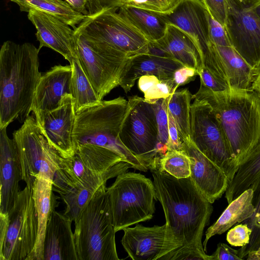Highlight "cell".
<instances>
[{
  "label": "cell",
  "mask_w": 260,
  "mask_h": 260,
  "mask_svg": "<svg viewBox=\"0 0 260 260\" xmlns=\"http://www.w3.org/2000/svg\"><path fill=\"white\" fill-rule=\"evenodd\" d=\"M156 198L160 203L166 224L183 243L182 260H212L202 242L213 212L212 204L190 176L177 178L165 171H151Z\"/></svg>",
  "instance_id": "1"
},
{
  "label": "cell",
  "mask_w": 260,
  "mask_h": 260,
  "mask_svg": "<svg viewBox=\"0 0 260 260\" xmlns=\"http://www.w3.org/2000/svg\"><path fill=\"white\" fill-rule=\"evenodd\" d=\"M40 50L29 43L5 42L0 50V129L16 119L23 122L31 112L42 73Z\"/></svg>",
  "instance_id": "2"
},
{
  "label": "cell",
  "mask_w": 260,
  "mask_h": 260,
  "mask_svg": "<svg viewBox=\"0 0 260 260\" xmlns=\"http://www.w3.org/2000/svg\"><path fill=\"white\" fill-rule=\"evenodd\" d=\"M194 99L211 106L238 164L260 142V98L255 91L214 92L200 84Z\"/></svg>",
  "instance_id": "3"
},
{
  "label": "cell",
  "mask_w": 260,
  "mask_h": 260,
  "mask_svg": "<svg viewBox=\"0 0 260 260\" xmlns=\"http://www.w3.org/2000/svg\"><path fill=\"white\" fill-rule=\"evenodd\" d=\"M129 110L128 101L119 96L76 113L74 140L78 145L89 144L112 150L140 171L148 170L120 141L119 133Z\"/></svg>",
  "instance_id": "4"
},
{
  "label": "cell",
  "mask_w": 260,
  "mask_h": 260,
  "mask_svg": "<svg viewBox=\"0 0 260 260\" xmlns=\"http://www.w3.org/2000/svg\"><path fill=\"white\" fill-rule=\"evenodd\" d=\"M129 168L133 167L110 149L79 145L72 157L61 159L53 178L52 189L60 196L72 188L98 189Z\"/></svg>",
  "instance_id": "5"
},
{
  "label": "cell",
  "mask_w": 260,
  "mask_h": 260,
  "mask_svg": "<svg viewBox=\"0 0 260 260\" xmlns=\"http://www.w3.org/2000/svg\"><path fill=\"white\" fill-rule=\"evenodd\" d=\"M75 222L78 260H119L106 183L98 189Z\"/></svg>",
  "instance_id": "6"
},
{
  "label": "cell",
  "mask_w": 260,
  "mask_h": 260,
  "mask_svg": "<svg viewBox=\"0 0 260 260\" xmlns=\"http://www.w3.org/2000/svg\"><path fill=\"white\" fill-rule=\"evenodd\" d=\"M116 232L151 219L156 200L153 182L144 175L123 173L107 188Z\"/></svg>",
  "instance_id": "7"
},
{
  "label": "cell",
  "mask_w": 260,
  "mask_h": 260,
  "mask_svg": "<svg viewBox=\"0 0 260 260\" xmlns=\"http://www.w3.org/2000/svg\"><path fill=\"white\" fill-rule=\"evenodd\" d=\"M38 229L33 191L26 186L9 212L0 213V260H27L35 248Z\"/></svg>",
  "instance_id": "8"
},
{
  "label": "cell",
  "mask_w": 260,
  "mask_h": 260,
  "mask_svg": "<svg viewBox=\"0 0 260 260\" xmlns=\"http://www.w3.org/2000/svg\"><path fill=\"white\" fill-rule=\"evenodd\" d=\"M75 34L80 64L103 101L107 94L119 85L135 56L85 38L76 31Z\"/></svg>",
  "instance_id": "9"
},
{
  "label": "cell",
  "mask_w": 260,
  "mask_h": 260,
  "mask_svg": "<svg viewBox=\"0 0 260 260\" xmlns=\"http://www.w3.org/2000/svg\"><path fill=\"white\" fill-rule=\"evenodd\" d=\"M129 110L119 133L121 142L151 171L158 169V128L152 104L137 95L128 98Z\"/></svg>",
  "instance_id": "10"
},
{
  "label": "cell",
  "mask_w": 260,
  "mask_h": 260,
  "mask_svg": "<svg viewBox=\"0 0 260 260\" xmlns=\"http://www.w3.org/2000/svg\"><path fill=\"white\" fill-rule=\"evenodd\" d=\"M194 99L190 108V138L224 172L230 183L239 165L211 106L204 100Z\"/></svg>",
  "instance_id": "11"
},
{
  "label": "cell",
  "mask_w": 260,
  "mask_h": 260,
  "mask_svg": "<svg viewBox=\"0 0 260 260\" xmlns=\"http://www.w3.org/2000/svg\"><path fill=\"white\" fill-rule=\"evenodd\" d=\"M21 164L22 180L33 191L39 175L53 180L63 158L48 141L34 115L28 116L13 134Z\"/></svg>",
  "instance_id": "12"
},
{
  "label": "cell",
  "mask_w": 260,
  "mask_h": 260,
  "mask_svg": "<svg viewBox=\"0 0 260 260\" xmlns=\"http://www.w3.org/2000/svg\"><path fill=\"white\" fill-rule=\"evenodd\" d=\"M117 11L108 9L88 15L75 30L132 56L148 53L150 42Z\"/></svg>",
  "instance_id": "13"
},
{
  "label": "cell",
  "mask_w": 260,
  "mask_h": 260,
  "mask_svg": "<svg viewBox=\"0 0 260 260\" xmlns=\"http://www.w3.org/2000/svg\"><path fill=\"white\" fill-rule=\"evenodd\" d=\"M121 244L133 260H182L183 243L165 223L126 228Z\"/></svg>",
  "instance_id": "14"
},
{
  "label": "cell",
  "mask_w": 260,
  "mask_h": 260,
  "mask_svg": "<svg viewBox=\"0 0 260 260\" xmlns=\"http://www.w3.org/2000/svg\"><path fill=\"white\" fill-rule=\"evenodd\" d=\"M224 27L233 48L252 68L260 71V18L236 0H228Z\"/></svg>",
  "instance_id": "15"
},
{
  "label": "cell",
  "mask_w": 260,
  "mask_h": 260,
  "mask_svg": "<svg viewBox=\"0 0 260 260\" xmlns=\"http://www.w3.org/2000/svg\"><path fill=\"white\" fill-rule=\"evenodd\" d=\"M27 17L35 26L40 45L60 54L70 63L78 58L75 30L58 18L41 11L31 10Z\"/></svg>",
  "instance_id": "16"
},
{
  "label": "cell",
  "mask_w": 260,
  "mask_h": 260,
  "mask_svg": "<svg viewBox=\"0 0 260 260\" xmlns=\"http://www.w3.org/2000/svg\"><path fill=\"white\" fill-rule=\"evenodd\" d=\"M75 119V100L68 94L56 109L45 116L39 125L49 143L64 158L72 157L76 150L73 137Z\"/></svg>",
  "instance_id": "17"
},
{
  "label": "cell",
  "mask_w": 260,
  "mask_h": 260,
  "mask_svg": "<svg viewBox=\"0 0 260 260\" xmlns=\"http://www.w3.org/2000/svg\"><path fill=\"white\" fill-rule=\"evenodd\" d=\"M182 150L189 158L190 177L202 193L213 204L225 192L230 181L224 172L203 154L191 138L182 141Z\"/></svg>",
  "instance_id": "18"
},
{
  "label": "cell",
  "mask_w": 260,
  "mask_h": 260,
  "mask_svg": "<svg viewBox=\"0 0 260 260\" xmlns=\"http://www.w3.org/2000/svg\"><path fill=\"white\" fill-rule=\"evenodd\" d=\"M72 67L56 65L42 75L34 95L31 112L40 125L45 116L56 109L63 97L72 95Z\"/></svg>",
  "instance_id": "19"
},
{
  "label": "cell",
  "mask_w": 260,
  "mask_h": 260,
  "mask_svg": "<svg viewBox=\"0 0 260 260\" xmlns=\"http://www.w3.org/2000/svg\"><path fill=\"white\" fill-rule=\"evenodd\" d=\"M162 15L168 23L178 26L191 37L202 60L213 42L209 34L208 12L201 1L181 0L170 12Z\"/></svg>",
  "instance_id": "20"
},
{
  "label": "cell",
  "mask_w": 260,
  "mask_h": 260,
  "mask_svg": "<svg viewBox=\"0 0 260 260\" xmlns=\"http://www.w3.org/2000/svg\"><path fill=\"white\" fill-rule=\"evenodd\" d=\"M0 213H8L20 191L22 170L15 142L0 129Z\"/></svg>",
  "instance_id": "21"
},
{
  "label": "cell",
  "mask_w": 260,
  "mask_h": 260,
  "mask_svg": "<svg viewBox=\"0 0 260 260\" xmlns=\"http://www.w3.org/2000/svg\"><path fill=\"white\" fill-rule=\"evenodd\" d=\"M72 220L52 209L45 231L43 260H78Z\"/></svg>",
  "instance_id": "22"
},
{
  "label": "cell",
  "mask_w": 260,
  "mask_h": 260,
  "mask_svg": "<svg viewBox=\"0 0 260 260\" xmlns=\"http://www.w3.org/2000/svg\"><path fill=\"white\" fill-rule=\"evenodd\" d=\"M184 66L178 60L168 57L147 54L135 56L129 69L122 78L119 86L125 93L130 91L140 77L154 75L160 80H171L175 71Z\"/></svg>",
  "instance_id": "23"
},
{
  "label": "cell",
  "mask_w": 260,
  "mask_h": 260,
  "mask_svg": "<svg viewBox=\"0 0 260 260\" xmlns=\"http://www.w3.org/2000/svg\"><path fill=\"white\" fill-rule=\"evenodd\" d=\"M151 43L184 66L194 68L199 72L202 63L197 46L191 37L178 26L168 23L162 38Z\"/></svg>",
  "instance_id": "24"
},
{
  "label": "cell",
  "mask_w": 260,
  "mask_h": 260,
  "mask_svg": "<svg viewBox=\"0 0 260 260\" xmlns=\"http://www.w3.org/2000/svg\"><path fill=\"white\" fill-rule=\"evenodd\" d=\"M52 189V180L47 177H37L33 187V196L38 215V237L35 248L27 260H43V244L46 226L52 209L56 206Z\"/></svg>",
  "instance_id": "25"
},
{
  "label": "cell",
  "mask_w": 260,
  "mask_h": 260,
  "mask_svg": "<svg viewBox=\"0 0 260 260\" xmlns=\"http://www.w3.org/2000/svg\"><path fill=\"white\" fill-rule=\"evenodd\" d=\"M231 91H252L259 72L250 66L232 46L216 45Z\"/></svg>",
  "instance_id": "26"
},
{
  "label": "cell",
  "mask_w": 260,
  "mask_h": 260,
  "mask_svg": "<svg viewBox=\"0 0 260 260\" xmlns=\"http://www.w3.org/2000/svg\"><path fill=\"white\" fill-rule=\"evenodd\" d=\"M252 197L253 190L249 188L229 204L218 219L206 231L203 243L205 252L208 242L212 237L225 233L234 225L251 217L254 210Z\"/></svg>",
  "instance_id": "27"
},
{
  "label": "cell",
  "mask_w": 260,
  "mask_h": 260,
  "mask_svg": "<svg viewBox=\"0 0 260 260\" xmlns=\"http://www.w3.org/2000/svg\"><path fill=\"white\" fill-rule=\"evenodd\" d=\"M118 12L150 43L159 40L165 33L168 22L161 14L124 5Z\"/></svg>",
  "instance_id": "28"
},
{
  "label": "cell",
  "mask_w": 260,
  "mask_h": 260,
  "mask_svg": "<svg viewBox=\"0 0 260 260\" xmlns=\"http://www.w3.org/2000/svg\"><path fill=\"white\" fill-rule=\"evenodd\" d=\"M260 176V142L239 164L225 191L228 204L247 189Z\"/></svg>",
  "instance_id": "29"
},
{
  "label": "cell",
  "mask_w": 260,
  "mask_h": 260,
  "mask_svg": "<svg viewBox=\"0 0 260 260\" xmlns=\"http://www.w3.org/2000/svg\"><path fill=\"white\" fill-rule=\"evenodd\" d=\"M17 4L21 11L37 10L51 14L75 29L87 16L73 9L63 0H10Z\"/></svg>",
  "instance_id": "30"
},
{
  "label": "cell",
  "mask_w": 260,
  "mask_h": 260,
  "mask_svg": "<svg viewBox=\"0 0 260 260\" xmlns=\"http://www.w3.org/2000/svg\"><path fill=\"white\" fill-rule=\"evenodd\" d=\"M70 64L72 70L71 84L76 113L100 104L102 101L84 72L78 58L73 60Z\"/></svg>",
  "instance_id": "31"
},
{
  "label": "cell",
  "mask_w": 260,
  "mask_h": 260,
  "mask_svg": "<svg viewBox=\"0 0 260 260\" xmlns=\"http://www.w3.org/2000/svg\"><path fill=\"white\" fill-rule=\"evenodd\" d=\"M193 95L187 89L176 91L168 98V111L173 116L181 141L190 138V102Z\"/></svg>",
  "instance_id": "32"
},
{
  "label": "cell",
  "mask_w": 260,
  "mask_h": 260,
  "mask_svg": "<svg viewBox=\"0 0 260 260\" xmlns=\"http://www.w3.org/2000/svg\"><path fill=\"white\" fill-rule=\"evenodd\" d=\"M249 188L253 190L252 203L254 210L250 217L242 222L251 228L252 233L249 243L238 249L242 259H245L248 253L260 247V176Z\"/></svg>",
  "instance_id": "33"
},
{
  "label": "cell",
  "mask_w": 260,
  "mask_h": 260,
  "mask_svg": "<svg viewBox=\"0 0 260 260\" xmlns=\"http://www.w3.org/2000/svg\"><path fill=\"white\" fill-rule=\"evenodd\" d=\"M98 189L72 188L60 197L66 205L64 214L76 221L85 209Z\"/></svg>",
  "instance_id": "34"
},
{
  "label": "cell",
  "mask_w": 260,
  "mask_h": 260,
  "mask_svg": "<svg viewBox=\"0 0 260 260\" xmlns=\"http://www.w3.org/2000/svg\"><path fill=\"white\" fill-rule=\"evenodd\" d=\"M190 160L182 150H169L159 159L158 169L177 178L189 177Z\"/></svg>",
  "instance_id": "35"
},
{
  "label": "cell",
  "mask_w": 260,
  "mask_h": 260,
  "mask_svg": "<svg viewBox=\"0 0 260 260\" xmlns=\"http://www.w3.org/2000/svg\"><path fill=\"white\" fill-rule=\"evenodd\" d=\"M151 103L153 107L158 128L157 152L161 157L168 150V98L158 99Z\"/></svg>",
  "instance_id": "36"
},
{
  "label": "cell",
  "mask_w": 260,
  "mask_h": 260,
  "mask_svg": "<svg viewBox=\"0 0 260 260\" xmlns=\"http://www.w3.org/2000/svg\"><path fill=\"white\" fill-rule=\"evenodd\" d=\"M173 80H159L153 84L144 93V99L148 102H152L158 99L169 98L176 91Z\"/></svg>",
  "instance_id": "37"
},
{
  "label": "cell",
  "mask_w": 260,
  "mask_h": 260,
  "mask_svg": "<svg viewBox=\"0 0 260 260\" xmlns=\"http://www.w3.org/2000/svg\"><path fill=\"white\" fill-rule=\"evenodd\" d=\"M251 233V228L243 222L231 229L226 234V239L232 246L242 247L249 243Z\"/></svg>",
  "instance_id": "38"
},
{
  "label": "cell",
  "mask_w": 260,
  "mask_h": 260,
  "mask_svg": "<svg viewBox=\"0 0 260 260\" xmlns=\"http://www.w3.org/2000/svg\"><path fill=\"white\" fill-rule=\"evenodd\" d=\"M211 16L224 26L228 14V0H201Z\"/></svg>",
  "instance_id": "39"
},
{
  "label": "cell",
  "mask_w": 260,
  "mask_h": 260,
  "mask_svg": "<svg viewBox=\"0 0 260 260\" xmlns=\"http://www.w3.org/2000/svg\"><path fill=\"white\" fill-rule=\"evenodd\" d=\"M208 21L211 41L217 46H232L224 26L215 20L209 13Z\"/></svg>",
  "instance_id": "40"
},
{
  "label": "cell",
  "mask_w": 260,
  "mask_h": 260,
  "mask_svg": "<svg viewBox=\"0 0 260 260\" xmlns=\"http://www.w3.org/2000/svg\"><path fill=\"white\" fill-rule=\"evenodd\" d=\"M201 83L214 92L231 90L229 85L214 76L205 67L202 66L199 72Z\"/></svg>",
  "instance_id": "41"
},
{
  "label": "cell",
  "mask_w": 260,
  "mask_h": 260,
  "mask_svg": "<svg viewBox=\"0 0 260 260\" xmlns=\"http://www.w3.org/2000/svg\"><path fill=\"white\" fill-rule=\"evenodd\" d=\"M122 6L121 0H88V15H93L108 9L118 10Z\"/></svg>",
  "instance_id": "42"
},
{
  "label": "cell",
  "mask_w": 260,
  "mask_h": 260,
  "mask_svg": "<svg viewBox=\"0 0 260 260\" xmlns=\"http://www.w3.org/2000/svg\"><path fill=\"white\" fill-rule=\"evenodd\" d=\"M197 75H199L197 70L187 66H183L177 69L173 75V81L177 88L193 80Z\"/></svg>",
  "instance_id": "43"
},
{
  "label": "cell",
  "mask_w": 260,
  "mask_h": 260,
  "mask_svg": "<svg viewBox=\"0 0 260 260\" xmlns=\"http://www.w3.org/2000/svg\"><path fill=\"white\" fill-rule=\"evenodd\" d=\"M168 132L169 139L168 148L169 150H181L182 142L177 129L176 122L168 111Z\"/></svg>",
  "instance_id": "44"
},
{
  "label": "cell",
  "mask_w": 260,
  "mask_h": 260,
  "mask_svg": "<svg viewBox=\"0 0 260 260\" xmlns=\"http://www.w3.org/2000/svg\"><path fill=\"white\" fill-rule=\"evenodd\" d=\"M212 260H241L238 250L234 249L225 243H219L214 252L211 255Z\"/></svg>",
  "instance_id": "45"
},
{
  "label": "cell",
  "mask_w": 260,
  "mask_h": 260,
  "mask_svg": "<svg viewBox=\"0 0 260 260\" xmlns=\"http://www.w3.org/2000/svg\"><path fill=\"white\" fill-rule=\"evenodd\" d=\"M158 78L154 75H146L140 77L138 81L139 89L144 93L153 84L159 81Z\"/></svg>",
  "instance_id": "46"
},
{
  "label": "cell",
  "mask_w": 260,
  "mask_h": 260,
  "mask_svg": "<svg viewBox=\"0 0 260 260\" xmlns=\"http://www.w3.org/2000/svg\"><path fill=\"white\" fill-rule=\"evenodd\" d=\"M75 11L86 16L88 15L87 8L88 0H63Z\"/></svg>",
  "instance_id": "47"
},
{
  "label": "cell",
  "mask_w": 260,
  "mask_h": 260,
  "mask_svg": "<svg viewBox=\"0 0 260 260\" xmlns=\"http://www.w3.org/2000/svg\"><path fill=\"white\" fill-rule=\"evenodd\" d=\"M181 0H156L162 14L170 12Z\"/></svg>",
  "instance_id": "48"
},
{
  "label": "cell",
  "mask_w": 260,
  "mask_h": 260,
  "mask_svg": "<svg viewBox=\"0 0 260 260\" xmlns=\"http://www.w3.org/2000/svg\"><path fill=\"white\" fill-rule=\"evenodd\" d=\"M247 9H252L260 4V0H236Z\"/></svg>",
  "instance_id": "49"
},
{
  "label": "cell",
  "mask_w": 260,
  "mask_h": 260,
  "mask_svg": "<svg viewBox=\"0 0 260 260\" xmlns=\"http://www.w3.org/2000/svg\"><path fill=\"white\" fill-rule=\"evenodd\" d=\"M245 259L247 260H260V247L257 249L248 253Z\"/></svg>",
  "instance_id": "50"
},
{
  "label": "cell",
  "mask_w": 260,
  "mask_h": 260,
  "mask_svg": "<svg viewBox=\"0 0 260 260\" xmlns=\"http://www.w3.org/2000/svg\"><path fill=\"white\" fill-rule=\"evenodd\" d=\"M253 90L256 91L260 98V71L253 84Z\"/></svg>",
  "instance_id": "51"
},
{
  "label": "cell",
  "mask_w": 260,
  "mask_h": 260,
  "mask_svg": "<svg viewBox=\"0 0 260 260\" xmlns=\"http://www.w3.org/2000/svg\"><path fill=\"white\" fill-rule=\"evenodd\" d=\"M250 9L260 18V4Z\"/></svg>",
  "instance_id": "52"
},
{
  "label": "cell",
  "mask_w": 260,
  "mask_h": 260,
  "mask_svg": "<svg viewBox=\"0 0 260 260\" xmlns=\"http://www.w3.org/2000/svg\"><path fill=\"white\" fill-rule=\"evenodd\" d=\"M124 1V0H121V4H122V1Z\"/></svg>",
  "instance_id": "53"
}]
</instances>
